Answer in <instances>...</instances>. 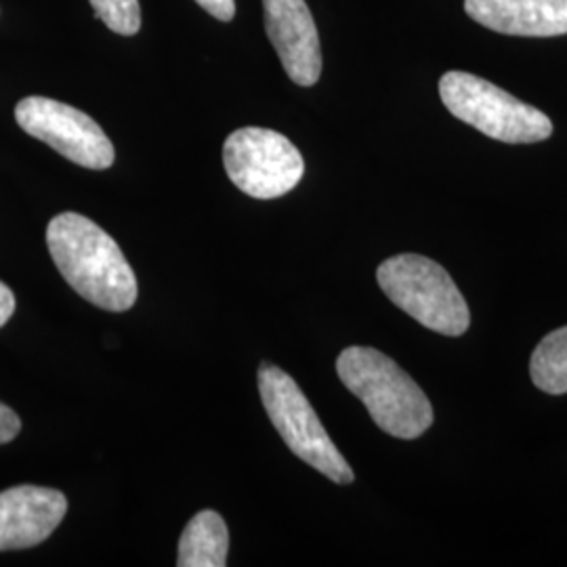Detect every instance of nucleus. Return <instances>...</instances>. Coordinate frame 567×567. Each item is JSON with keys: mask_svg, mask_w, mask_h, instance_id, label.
<instances>
[{"mask_svg": "<svg viewBox=\"0 0 567 567\" xmlns=\"http://www.w3.org/2000/svg\"><path fill=\"white\" fill-rule=\"evenodd\" d=\"M47 246L63 280L82 299L107 311H126L137 301V278L121 246L79 213H61L47 227Z\"/></svg>", "mask_w": 567, "mask_h": 567, "instance_id": "1", "label": "nucleus"}, {"mask_svg": "<svg viewBox=\"0 0 567 567\" xmlns=\"http://www.w3.org/2000/svg\"><path fill=\"white\" fill-rule=\"evenodd\" d=\"M337 372L389 435L416 440L433 425V405L425 391L385 353L372 347H349L337 360Z\"/></svg>", "mask_w": 567, "mask_h": 567, "instance_id": "2", "label": "nucleus"}, {"mask_svg": "<svg viewBox=\"0 0 567 567\" xmlns=\"http://www.w3.org/2000/svg\"><path fill=\"white\" fill-rule=\"evenodd\" d=\"M386 297L419 324L446 337H461L471 326V311L446 269L421 255H398L377 271Z\"/></svg>", "mask_w": 567, "mask_h": 567, "instance_id": "3", "label": "nucleus"}, {"mask_svg": "<svg viewBox=\"0 0 567 567\" xmlns=\"http://www.w3.org/2000/svg\"><path fill=\"white\" fill-rule=\"evenodd\" d=\"M440 97L452 116L503 143H538L553 135V122L534 105L468 72H446Z\"/></svg>", "mask_w": 567, "mask_h": 567, "instance_id": "4", "label": "nucleus"}, {"mask_svg": "<svg viewBox=\"0 0 567 567\" xmlns=\"http://www.w3.org/2000/svg\"><path fill=\"white\" fill-rule=\"evenodd\" d=\"M259 391L265 410L286 446L307 465L320 471L334 484L347 486L355 480L353 468L332 444L313 405L305 398L301 386L290 374L274 364L259 368Z\"/></svg>", "mask_w": 567, "mask_h": 567, "instance_id": "5", "label": "nucleus"}, {"mask_svg": "<svg viewBox=\"0 0 567 567\" xmlns=\"http://www.w3.org/2000/svg\"><path fill=\"white\" fill-rule=\"evenodd\" d=\"M227 177L257 200H274L303 179L305 161L295 143L261 126H244L224 143Z\"/></svg>", "mask_w": 567, "mask_h": 567, "instance_id": "6", "label": "nucleus"}, {"mask_svg": "<svg viewBox=\"0 0 567 567\" xmlns=\"http://www.w3.org/2000/svg\"><path fill=\"white\" fill-rule=\"evenodd\" d=\"M16 121L30 137L51 145L79 166L105 171L114 164V145L102 126L68 103L39 95L25 97L16 105Z\"/></svg>", "mask_w": 567, "mask_h": 567, "instance_id": "7", "label": "nucleus"}, {"mask_svg": "<svg viewBox=\"0 0 567 567\" xmlns=\"http://www.w3.org/2000/svg\"><path fill=\"white\" fill-rule=\"evenodd\" d=\"M267 39L282 61L288 79L313 86L322 76V44L305 0H264Z\"/></svg>", "mask_w": 567, "mask_h": 567, "instance_id": "8", "label": "nucleus"}, {"mask_svg": "<svg viewBox=\"0 0 567 567\" xmlns=\"http://www.w3.org/2000/svg\"><path fill=\"white\" fill-rule=\"evenodd\" d=\"M68 501L60 489L9 487L0 492V550H20L44 543L65 517Z\"/></svg>", "mask_w": 567, "mask_h": 567, "instance_id": "9", "label": "nucleus"}, {"mask_svg": "<svg viewBox=\"0 0 567 567\" xmlns=\"http://www.w3.org/2000/svg\"><path fill=\"white\" fill-rule=\"evenodd\" d=\"M466 16L507 37H564L567 0H465Z\"/></svg>", "mask_w": 567, "mask_h": 567, "instance_id": "10", "label": "nucleus"}, {"mask_svg": "<svg viewBox=\"0 0 567 567\" xmlns=\"http://www.w3.org/2000/svg\"><path fill=\"white\" fill-rule=\"evenodd\" d=\"M229 550V532L215 511H200L185 526L179 540V567H224Z\"/></svg>", "mask_w": 567, "mask_h": 567, "instance_id": "11", "label": "nucleus"}, {"mask_svg": "<svg viewBox=\"0 0 567 567\" xmlns=\"http://www.w3.org/2000/svg\"><path fill=\"white\" fill-rule=\"evenodd\" d=\"M532 383L550 395L567 393V326L553 330L532 353Z\"/></svg>", "mask_w": 567, "mask_h": 567, "instance_id": "12", "label": "nucleus"}, {"mask_svg": "<svg viewBox=\"0 0 567 567\" xmlns=\"http://www.w3.org/2000/svg\"><path fill=\"white\" fill-rule=\"evenodd\" d=\"M97 18L121 37H135L142 28L140 0H89Z\"/></svg>", "mask_w": 567, "mask_h": 567, "instance_id": "13", "label": "nucleus"}, {"mask_svg": "<svg viewBox=\"0 0 567 567\" xmlns=\"http://www.w3.org/2000/svg\"><path fill=\"white\" fill-rule=\"evenodd\" d=\"M21 431L20 416L9 408V405L0 402V446L13 442Z\"/></svg>", "mask_w": 567, "mask_h": 567, "instance_id": "14", "label": "nucleus"}, {"mask_svg": "<svg viewBox=\"0 0 567 567\" xmlns=\"http://www.w3.org/2000/svg\"><path fill=\"white\" fill-rule=\"evenodd\" d=\"M215 20L231 21L236 18V0H196Z\"/></svg>", "mask_w": 567, "mask_h": 567, "instance_id": "15", "label": "nucleus"}, {"mask_svg": "<svg viewBox=\"0 0 567 567\" xmlns=\"http://www.w3.org/2000/svg\"><path fill=\"white\" fill-rule=\"evenodd\" d=\"M16 311V297L7 284L0 282V328L11 320Z\"/></svg>", "mask_w": 567, "mask_h": 567, "instance_id": "16", "label": "nucleus"}]
</instances>
